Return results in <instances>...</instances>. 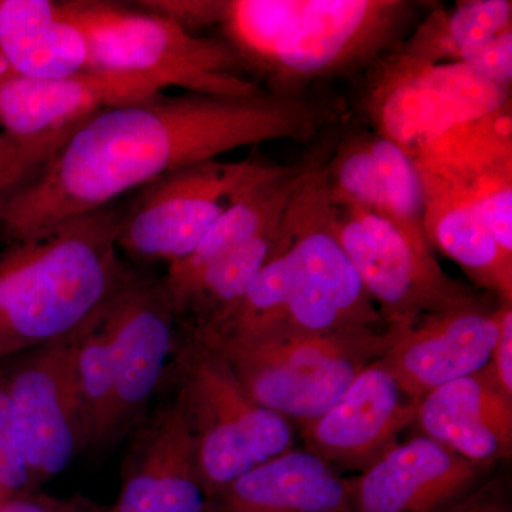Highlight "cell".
Listing matches in <instances>:
<instances>
[{
	"mask_svg": "<svg viewBox=\"0 0 512 512\" xmlns=\"http://www.w3.org/2000/svg\"><path fill=\"white\" fill-rule=\"evenodd\" d=\"M60 3L86 39L89 70L146 77L187 93L245 97L264 92L238 73V57L222 39L192 33L138 6L109 0Z\"/></svg>",
	"mask_w": 512,
	"mask_h": 512,
	"instance_id": "obj_4",
	"label": "cell"
},
{
	"mask_svg": "<svg viewBox=\"0 0 512 512\" xmlns=\"http://www.w3.org/2000/svg\"><path fill=\"white\" fill-rule=\"evenodd\" d=\"M161 84L131 74L82 70L59 79L0 76V130L40 138L79 127L100 111L165 93Z\"/></svg>",
	"mask_w": 512,
	"mask_h": 512,
	"instance_id": "obj_17",
	"label": "cell"
},
{
	"mask_svg": "<svg viewBox=\"0 0 512 512\" xmlns=\"http://www.w3.org/2000/svg\"><path fill=\"white\" fill-rule=\"evenodd\" d=\"M491 468L414 437L350 480L355 512H441L480 487Z\"/></svg>",
	"mask_w": 512,
	"mask_h": 512,
	"instance_id": "obj_16",
	"label": "cell"
},
{
	"mask_svg": "<svg viewBox=\"0 0 512 512\" xmlns=\"http://www.w3.org/2000/svg\"><path fill=\"white\" fill-rule=\"evenodd\" d=\"M117 204L64 221L0 251V355L73 335L126 276Z\"/></svg>",
	"mask_w": 512,
	"mask_h": 512,
	"instance_id": "obj_3",
	"label": "cell"
},
{
	"mask_svg": "<svg viewBox=\"0 0 512 512\" xmlns=\"http://www.w3.org/2000/svg\"><path fill=\"white\" fill-rule=\"evenodd\" d=\"M29 487L28 460L5 384L0 386V493H19Z\"/></svg>",
	"mask_w": 512,
	"mask_h": 512,
	"instance_id": "obj_26",
	"label": "cell"
},
{
	"mask_svg": "<svg viewBox=\"0 0 512 512\" xmlns=\"http://www.w3.org/2000/svg\"><path fill=\"white\" fill-rule=\"evenodd\" d=\"M441 512H512L501 481L491 480L477 487L463 500Z\"/></svg>",
	"mask_w": 512,
	"mask_h": 512,
	"instance_id": "obj_30",
	"label": "cell"
},
{
	"mask_svg": "<svg viewBox=\"0 0 512 512\" xmlns=\"http://www.w3.org/2000/svg\"><path fill=\"white\" fill-rule=\"evenodd\" d=\"M367 72L363 109L373 131L410 156L451 128L511 101L510 89L466 63H424L394 49Z\"/></svg>",
	"mask_w": 512,
	"mask_h": 512,
	"instance_id": "obj_8",
	"label": "cell"
},
{
	"mask_svg": "<svg viewBox=\"0 0 512 512\" xmlns=\"http://www.w3.org/2000/svg\"><path fill=\"white\" fill-rule=\"evenodd\" d=\"M76 128L40 138H19L0 130V200L29 184Z\"/></svg>",
	"mask_w": 512,
	"mask_h": 512,
	"instance_id": "obj_25",
	"label": "cell"
},
{
	"mask_svg": "<svg viewBox=\"0 0 512 512\" xmlns=\"http://www.w3.org/2000/svg\"><path fill=\"white\" fill-rule=\"evenodd\" d=\"M103 319L114 377L113 446L136 429L167 379L180 320L163 278L131 268L103 306Z\"/></svg>",
	"mask_w": 512,
	"mask_h": 512,
	"instance_id": "obj_11",
	"label": "cell"
},
{
	"mask_svg": "<svg viewBox=\"0 0 512 512\" xmlns=\"http://www.w3.org/2000/svg\"><path fill=\"white\" fill-rule=\"evenodd\" d=\"M500 305L480 302L386 326L382 359L402 392L419 402L443 384L481 372L497 343Z\"/></svg>",
	"mask_w": 512,
	"mask_h": 512,
	"instance_id": "obj_13",
	"label": "cell"
},
{
	"mask_svg": "<svg viewBox=\"0 0 512 512\" xmlns=\"http://www.w3.org/2000/svg\"><path fill=\"white\" fill-rule=\"evenodd\" d=\"M305 161L295 165L262 164L258 173L232 198L195 251L183 261L168 266L163 282L174 308L204 269L282 217Z\"/></svg>",
	"mask_w": 512,
	"mask_h": 512,
	"instance_id": "obj_21",
	"label": "cell"
},
{
	"mask_svg": "<svg viewBox=\"0 0 512 512\" xmlns=\"http://www.w3.org/2000/svg\"><path fill=\"white\" fill-rule=\"evenodd\" d=\"M461 63H466L491 82L511 90L512 28L488 40Z\"/></svg>",
	"mask_w": 512,
	"mask_h": 512,
	"instance_id": "obj_28",
	"label": "cell"
},
{
	"mask_svg": "<svg viewBox=\"0 0 512 512\" xmlns=\"http://www.w3.org/2000/svg\"><path fill=\"white\" fill-rule=\"evenodd\" d=\"M417 404L402 392L380 357L356 376L328 412L299 427L305 450L333 470L362 473L416 423Z\"/></svg>",
	"mask_w": 512,
	"mask_h": 512,
	"instance_id": "obj_14",
	"label": "cell"
},
{
	"mask_svg": "<svg viewBox=\"0 0 512 512\" xmlns=\"http://www.w3.org/2000/svg\"><path fill=\"white\" fill-rule=\"evenodd\" d=\"M409 0H227L218 29L268 92L299 96L318 80L367 70L423 18Z\"/></svg>",
	"mask_w": 512,
	"mask_h": 512,
	"instance_id": "obj_2",
	"label": "cell"
},
{
	"mask_svg": "<svg viewBox=\"0 0 512 512\" xmlns=\"http://www.w3.org/2000/svg\"><path fill=\"white\" fill-rule=\"evenodd\" d=\"M416 421L423 436L476 463L508 460L512 453V399L484 370L421 397Z\"/></svg>",
	"mask_w": 512,
	"mask_h": 512,
	"instance_id": "obj_18",
	"label": "cell"
},
{
	"mask_svg": "<svg viewBox=\"0 0 512 512\" xmlns=\"http://www.w3.org/2000/svg\"><path fill=\"white\" fill-rule=\"evenodd\" d=\"M167 376L194 437L208 500L252 468L295 448L291 421L256 404L224 359L181 326Z\"/></svg>",
	"mask_w": 512,
	"mask_h": 512,
	"instance_id": "obj_6",
	"label": "cell"
},
{
	"mask_svg": "<svg viewBox=\"0 0 512 512\" xmlns=\"http://www.w3.org/2000/svg\"><path fill=\"white\" fill-rule=\"evenodd\" d=\"M74 333L30 349L6 383L32 485L60 476L89 450L74 375Z\"/></svg>",
	"mask_w": 512,
	"mask_h": 512,
	"instance_id": "obj_12",
	"label": "cell"
},
{
	"mask_svg": "<svg viewBox=\"0 0 512 512\" xmlns=\"http://www.w3.org/2000/svg\"><path fill=\"white\" fill-rule=\"evenodd\" d=\"M484 373L495 386L512 399V303L500 305V329L490 362Z\"/></svg>",
	"mask_w": 512,
	"mask_h": 512,
	"instance_id": "obj_29",
	"label": "cell"
},
{
	"mask_svg": "<svg viewBox=\"0 0 512 512\" xmlns=\"http://www.w3.org/2000/svg\"><path fill=\"white\" fill-rule=\"evenodd\" d=\"M330 153L316 151L306 158L282 218L289 328L306 333L383 330L382 315L336 235L326 178Z\"/></svg>",
	"mask_w": 512,
	"mask_h": 512,
	"instance_id": "obj_7",
	"label": "cell"
},
{
	"mask_svg": "<svg viewBox=\"0 0 512 512\" xmlns=\"http://www.w3.org/2000/svg\"><path fill=\"white\" fill-rule=\"evenodd\" d=\"M207 512H355L352 481L292 448L232 481L208 500Z\"/></svg>",
	"mask_w": 512,
	"mask_h": 512,
	"instance_id": "obj_19",
	"label": "cell"
},
{
	"mask_svg": "<svg viewBox=\"0 0 512 512\" xmlns=\"http://www.w3.org/2000/svg\"><path fill=\"white\" fill-rule=\"evenodd\" d=\"M194 437L177 400L146 414L134 429L109 512H207Z\"/></svg>",
	"mask_w": 512,
	"mask_h": 512,
	"instance_id": "obj_15",
	"label": "cell"
},
{
	"mask_svg": "<svg viewBox=\"0 0 512 512\" xmlns=\"http://www.w3.org/2000/svg\"><path fill=\"white\" fill-rule=\"evenodd\" d=\"M74 375L82 404L89 450L111 446L114 377L103 308L73 336Z\"/></svg>",
	"mask_w": 512,
	"mask_h": 512,
	"instance_id": "obj_24",
	"label": "cell"
},
{
	"mask_svg": "<svg viewBox=\"0 0 512 512\" xmlns=\"http://www.w3.org/2000/svg\"><path fill=\"white\" fill-rule=\"evenodd\" d=\"M0 67L29 79H59L87 69L82 30L52 0H0Z\"/></svg>",
	"mask_w": 512,
	"mask_h": 512,
	"instance_id": "obj_22",
	"label": "cell"
},
{
	"mask_svg": "<svg viewBox=\"0 0 512 512\" xmlns=\"http://www.w3.org/2000/svg\"><path fill=\"white\" fill-rule=\"evenodd\" d=\"M258 161H204L158 178L124 208L120 252L144 264H177L200 245Z\"/></svg>",
	"mask_w": 512,
	"mask_h": 512,
	"instance_id": "obj_10",
	"label": "cell"
},
{
	"mask_svg": "<svg viewBox=\"0 0 512 512\" xmlns=\"http://www.w3.org/2000/svg\"><path fill=\"white\" fill-rule=\"evenodd\" d=\"M187 332L224 359L256 404L298 427L328 412L389 343L386 329L306 333L289 328L256 339Z\"/></svg>",
	"mask_w": 512,
	"mask_h": 512,
	"instance_id": "obj_5",
	"label": "cell"
},
{
	"mask_svg": "<svg viewBox=\"0 0 512 512\" xmlns=\"http://www.w3.org/2000/svg\"><path fill=\"white\" fill-rule=\"evenodd\" d=\"M335 207V231L384 325L483 302L447 274L423 229L356 205Z\"/></svg>",
	"mask_w": 512,
	"mask_h": 512,
	"instance_id": "obj_9",
	"label": "cell"
},
{
	"mask_svg": "<svg viewBox=\"0 0 512 512\" xmlns=\"http://www.w3.org/2000/svg\"><path fill=\"white\" fill-rule=\"evenodd\" d=\"M335 101L264 92L157 94L83 121L43 170L3 205L0 234L20 241L116 204L188 165L274 140L308 143L338 123Z\"/></svg>",
	"mask_w": 512,
	"mask_h": 512,
	"instance_id": "obj_1",
	"label": "cell"
},
{
	"mask_svg": "<svg viewBox=\"0 0 512 512\" xmlns=\"http://www.w3.org/2000/svg\"><path fill=\"white\" fill-rule=\"evenodd\" d=\"M136 5L173 20L192 33L210 26L218 28L225 10V0H146Z\"/></svg>",
	"mask_w": 512,
	"mask_h": 512,
	"instance_id": "obj_27",
	"label": "cell"
},
{
	"mask_svg": "<svg viewBox=\"0 0 512 512\" xmlns=\"http://www.w3.org/2000/svg\"><path fill=\"white\" fill-rule=\"evenodd\" d=\"M6 200H0V222H2V214H3V205H5Z\"/></svg>",
	"mask_w": 512,
	"mask_h": 512,
	"instance_id": "obj_31",
	"label": "cell"
},
{
	"mask_svg": "<svg viewBox=\"0 0 512 512\" xmlns=\"http://www.w3.org/2000/svg\"><path fill=\"white\" fill-rule=\"evenodd\" d=\"M423 228L431 248L456 262L478 286L512 303V258L478 217L470 198L446 175L419 168Z\"/></svg>",
	"mask_w": 512,
	"mask_h": 512,
	"instance_id": "obj_20",
	"label": "cell"
},
{
	"mask_svg": "<svg viewBox=\"0 0 512 512\" xmlns=\"http://www.w3.org/2000/svg\"><path fill=\"white\" fill-rule=\"evenodd\" d=\"M512 28L511 0H467L453 9L431 6L397 52L424 63H461Z\"/></svg>",
	"mask_w": 512,
	"mask_h": 512,
	"instance_id": "obj_23",
	"label": "cell"
}]
</instances>
